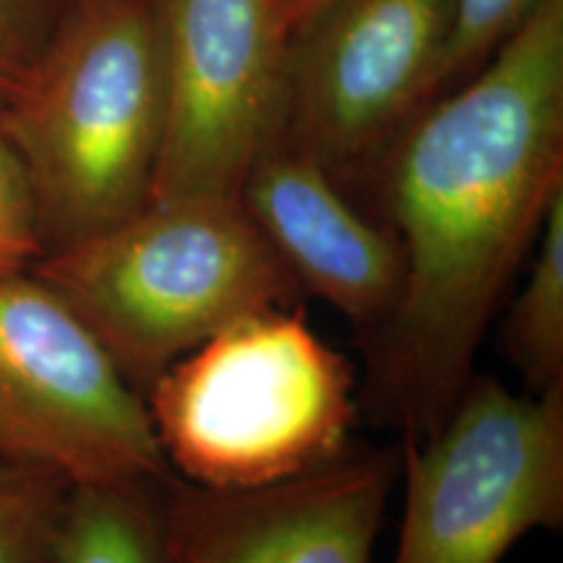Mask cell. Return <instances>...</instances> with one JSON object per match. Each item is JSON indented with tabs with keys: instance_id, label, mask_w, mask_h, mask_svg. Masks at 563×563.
<instances>
[{
	"instance_id": "1",
	"label": "cell",
	"mask_w": 563,
	"mask_h": 563,
	"mask_svg": "<svg viewBox=\"0 0 563 563\" xmlns=\"http://www.w3.org/2000/svg\"><path fill=\"white\" fill-rule=\"evenodd\" d=\"M561 191L563 0H545L391 154L386 201L405 279L371 334L363 394L382 426L405 439L441 426Z\"/></svg>"
},
{
	"instance_id": "2",
	"label": "cell",
	"mask_w": 563,
	"mask_h": 563,
	"mask_svg": "<svg viewBox=\"0 0 563 563\" xmlns=\"http://www.w3.org/2000/svg\"><path fill=\"white\" fill-rule=\"evenodd\" d=\"M165 100L159 0H76L0 108L45 256L152 201Z\"/></svg>"
},
{
	"instance_id": "3",
	"label": "cell",
	"mask_w": 563,
	"mask_h": 563,
	"mask_svg": "<svg viewBox=\"0 0 563 563\" xmlns=\"http://www.w3.org/2000/svg\"><path fill=\"white\" fill-rule=\"evenodd\" d=\"M32 272L141 397L232 321L292 308L302 292L241 201L211 196L150 201L115 228L47 253Z\"/></svg>"
},
{
	"instance_id": "4",
	"label": "cell",
	"mask_w": 563,
	"mask_h": 563,
	"mask_svg": "<svg viewBox=\"0 0 563 563\" xmlns=\"http://www.w3.org/2000/svg\"><path fill=\"white\" fill-rule=\"evenodd\" d=\"M167 467L207 490H253L347 452L355 373L300 311L232 321L144 394Z\"/></svg>"
},
{
	"instance_id": "5",
	"label": "cell",
	"mask_w": 563,
	"mask_h": 563,
	"mask_svg": "<svg viewBox=\"0 0 563 563\" xmlns=\"http://www.w3.org/2000/svg\"><path fill=\"white\" fill-rule=\"evenodd\" d=\"M399 460L394 563H501L530 532L563 527V386L517 394L473 376Z\"/></svg>"
},
{
	"instance_id": "6",
	"label": "cell",
	"mask_w": 563,
	"mask_h": 563,
	"mask_svg": "<svg viewBox=\"0 0 563 563\" xmlns=\"http://www.w3.org/2000/svg\"><path fill=\"white\" fill-rule=\"evenodd\" d=\"M0 464L70 485L175 475L144 397L34 272L0 279Z\"/></svg>"
},
{
	"instance_id": "7",
	"label": "cell",
	"mask_w": 563,
	"mask_h": 563,
	"mask_svg": "<svg viewBox=\"0 0 563 563\" xmlns=\"http://www.w3.org/2000/svg\"><path fill=\"white\" fill-rule=\"evenodd\" d=\"M165 133L152 201L238 199L287 115L279 0H159Z\"/></svg>"
},
{
	"instance_id": "8",
	"label": "cell",
	"mask_w": 563,
	"mask_h": 563,
	"mask_svg": "<svg viewBox=\"0 0 563 563\" xmlns=\"http://www.w3.org/2000/svg\"><path fill=\"white\" fill-rule=\"evenodd\" d=\"M449 19L452 0H334L290 63L287 141L332 178L371 159L443 84Z\"/></svg>"
},
{
	"instance_id": "9",
	"label": "cell",
	"mask_w": 563,
	"mask_h": 563,
	"mask_svg": "<svg viewBox=\"0 0 563 563\" xmlns=\"http://www.w3.org/2000/svg\"><path fill=\"white\" fill-rule=\"evenodd\" d=\"M399 452H344L313 473L253 490L170 475L162 517L170 563H373Z\"/></svg>"
},
{
	"instance_id": "10",
	"label": "cell",
	"mask_w": 563,
	"mask_h": 563,
	"mask_svg": "<svg viewBox=\"0 0 563 563\" xmlns=\"http://www.w3.org/2000/svg\"><path fill=\"white\" fill-rule=\"evenodd\" d=\"M238 201L302 292L368 336L391 319L405 279L397 238L352 209L311 154L279 139L253 162Z\"/></svg>"
},
{
	"instance_id": "11",
	"label": "cell",
	"mask_w": 563,
	"mask_h": 563,
	"mask_svg": "<svg viewBox=\"0 0 563 563\" xmlns=\"http://www.w3.org/2000/svg\"><path fill=\"white\" fill-rule=\"evenodd\" d=\"M162 483L70 485L53 563H170Z\"/></svg>"
},
{
	"instance_id": "12",
	"label": "cell",
	"mask_w": 563,
	"mask_h": 563,
	"mask_svg": "<svg viewBox=\"0 0 563 563\" xmlns=\"http://www.w3.org/2000/svg\"><path fill=\"white\" fill-rule=\"evenodd\" d=\"M504 344L527 391L563 386V191L540 224L530 274L506 313Z\"/></svg>"
},
{
	"instance_id": "13",
	"label": "cell",
	"mask_w": 563,
	"mask_h": 563,
	"mask_svg": "<svg viewBox=\"0 0 563 563\" xmlns=\"http://www.w3.org/2000/svg\"><path fill=\"white\" fill-rule=\"evenodd\" d=\"M68 488L51 470L0 464V563H53Z\"/></svg>"
},
{
	"instance_id": "14",
	"label": "cell",
	"mask_w": 563,
	"mask_h": 563,
	"mask_svg": "<svg viewBox=\"0 0 563 563\" xmlns=\"http://www.w3.org/2000/svg\"><path fill=\"white\" fill-rule=\"evenodd\" d=\"M545 0H452L441 81L467 74L490 58Z\"/></svg>"
},
{
	"instance_id": "15",
	"label": "cell",
	"mask_w": 563,
	"mask_h": 563,
	"mask_svg": "<svg viewBox=\"0 0 563 563\" xmlns=\"http://www.w3.org/2000/svg\"><path fill=\"white\" fill-rule=\"evenodd\" d=\"M45 256L24 167L0 133V279L34 269Z\"/></svg>"
},
{
	"instance_id": "16",
	"label": "cell",
	"mask_w": 563,
	"mask_h": 563,
	"mask_svg": "<svg viewBox=\"0 0 563 563\" xmlns=\"http://www.w3.org/2000/svg\"><path fill=\"white\" fill-rule=\"evenodd\" d=\"M45 37L32 0H0V108L24 79Z\"/></svg>"
},
{
	"instance_id": "17",
	"label": "cell",
	"mask_w": 563,
	"mask_h": 563,
	"mask_svg": "<svg viewBox=\"0 0 563 563\" xmlns=\"http://www.w3.org/2000/svg\"><path fill=\"white\" fill-rule=\"evenodd\" d=\"M334 0H279L287 32H302Z\"/></svg>"
}]
</instances>
